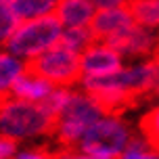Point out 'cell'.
Returning a JSON list of instances; mask_svg holds the SVG:
<instances>
[{"instance_id":"6da1fadb","label":"cell","mask_w":159,"mask_h":159,"mask_svg":"<svg viewBox=\"0 0 159 159\" xmlns=\"http://www.w3.org/2000/svg\"><path fill=\"white\" fill-rule=\"evenodd\" d=\"M52 128L55 119L40 103H30L13 94L0 98V136L21 143L36 136H50Z\"/></svg>"},{"instance_id":"7a4b0ae2","label":"cell","mask_w":159,"mask_h":159,"mask_svg":"<svg viewBox=\"0 0 159 159\" xmlns=\"http://www.w3.org/2000/svg\"><path fill=\"white\" fill-rule=\"evenodd\" d=\"M61 32H63V23L59 21L57 15H46L40 17V19H32V21H21L15 27V32L11 34V38L7 40L4 48L15 57L27 61V59H34L40 52L59 44Z\"/></svg>"},{"instance_id":"3957f363","label":"cell","mask_w":159,"mask_h":159,"mask_svg":"<svg viewBox=\"0 0 159 159\" xmlns=\"http://www.w3.org/2000/svg\"><path fill=\"white\" fill-rule=\"evenodd\" d=\"M25 71L34 73L38 78L48 80L50 84L59 88H73L78 86L84 73H82V55L75 50L55 44L34 59L25 61Z\"/></svg>"},{"instance_id":"277c9868","label":"cell","mask_w":159,"mask_h":159,"mask_svg":"<svg viewBox=\"0 0 159 159\" xmlns=\"http://www.w3.org/2000/svg\"><path fill=\"white\" fill-rule=\"evenodd\" d=\"M130 130L119 117H101L88 126L78 149L92 159H121L130 143Z\"/></svg>"},{"instance_id":"5b68a950","label":"cell","mask_w":159,"mask_h":159,"mask_svg":"<svg viewBox=\"0 0 159 159\" xmlns=\"http://www.w3.org/2000/svg\"><path fill=\"white\" fill-rule=\"evenodd\" d=\"M105 44H109L117 50L119 55L128 57H151L159 44V34L151 32V27L134 23L124 32L115 34L107 40Z\"/></svg>"},{"instance_id":"8992f818","label":"cell","mask_w":159,"mask_h":159,"mask_svg":"<svg viewBox=\"0 0 159 159\" xmlns=\"http://www.w3.org/2000/svg\"><path fill=\"white\" fill-rule=\"evenodd\" d=\"M136 21L128 7H113V8H98L90 21V30L94 34L96 42H107L115 34L132 27Z\"/></svg>"},{"instance_id":"52a82bcc","label":"cell","mask_w":159,"mask_h":159,"mask_svg":"<svg viewBox=\"0 0 159 159\" xmlns=\"http://www.w3.org/2000/svg\"><path fill=\"white\" fill-rule=\"evenodd\" d=\"M121 69V55L109 44H92L82 52V73L84 75H105Z\"/></svg>"},{"instance_id":"ba28073f","label":"cell","mask_w":159,"mask_h":159,"mask_svg":"<svg viewBox=\"0 0 159 159\" xmlns=\"http://www.w3.org/2000/svg\"><path fill=\"white\" fill-rule=\"evenodd\" d=\"M96 13V7L92 0H59L55 15L65 27H80V25H90L92 17Z\"/></svg>"},{"instance_id":"9c48e42d","label":"cell","mask_w":159,"mask_h":159,"mask_svg":"<svg viewBox=\"0 0 159 159\" xmlns=\"http://www.w3.org/2000/svg\"><path fill=\"white\" fill-rule=\"evenodd\" d=\"M55 84H50L48 80L38 78L30 71H23L19 75L15 84H13V90L11 94L17 96V98H23V101H30V103H42L52 90H55Z\"/></svg>"},{"instance_id":"30bf717a","label":"cell","mask_w":159,"mask_h":159,"mask_svg":"<svg viewBox=\"0 0 159 159\" xmlns=\"http://www.w3.org/2000/svg\"><path fill=\"white\" fill-rule=\"evenodd\" d=\"M25 71V61L8 52L7 48H0V98L11 94L13 84Z\"/></svg>"},{"instance_id":"8fae6325","label":"cell","mask_w":159,"mask_h":159,"mask_svg":"<svg viewBox=\"0 0 159 159\" xmlns=\"http://www.w3.org/2000/svg\"><path fill=\"white\" fill-rule=\"evenodd\" d=\"M15 17L21 21H32L46 15H55L59 0H8Z\"/></svg>"},{"instance_id":"7c38bea8","label":"cell","mask_w":159,"mask_h":159,"mask_svg":"<svg viewBox=\"0 0 159 159\" xmlns=\"http://www.w3.org/2000/svg\"><path fill=\"white\" fill-rule=\"evenodd\" d=\"M59 44L82 55L86 48L96 44V38H94V34H92V30H90V25H80V27H67V30H63L61 38H59Z\"/></svg>"},{"instance_id":"4fadbf2b","label":"cell","mask_w":159,"mask_h":159,"mask_svg":"<svg viewBox=\"0 0 159 159\" xmlns=\"http://www.w3.org/2000/svg\"><path fill=\"white\" fill-rule=\"evenodd\" d=\"M128 8L138 25L159 27V0H130Z\"/></svg>"},{"instance_id":"5bb4252c","label":"cell","mask_w":159,"mask_h":159,"mask_svg":"<svg viewBox=\"0 0 159 159\" xmlns=\"http://www.w3.org/2000/svg\"><path fill=\"white\" fill-rule=\"evenodd\" d=\"M138 130H140L143 138L147 140V144L151 147L153 151L159 153V107H151L140 117Z\"/></svg>"},{"instance_id":"9a60e30c","label":"cell","mask_w":159,"mask_h":159,"mask_svg":"<svg viewBox=\"0 0 159 159\" xmlns=\"http://www.w3.org/2000/svg\"><path fill=\"white\" fill-rule=\"evenodd\" d=\"M17 25H19V19L15 17L8 0H0V48H4L7 40L11 38Z\"/></svg>"},{"instance_id":"2e32d148","label":"cell","mask_w":159,"mask_h":159,"mask_svg":"<svg viewBox=\"0 0 159 159\" xmlns=\"http://www.w3.org/2000/svg\"><path fill=\"white\" fill-rule=\"evenodd\" d=\"M13 159H61V151L48 149V147H34V149L17 153Z\"/></svg>"},{"instance_id":"e0dca14e","label":"cell","mask_w":159,"mask_h":159,"mask_svg":"<svg viewBox=\"0 0 159 159\" xmlns=\"http://www.w3.org/2000/svg\"><path fill=\"white\" fill-rule=\"evenodd\" d=\"M17 140L0 136V159H13L17 155Z\"/></svg>"},{"instance_id":"ac0fdd59","label":"cell","mask_w":159,"mask_h":159,"mask_svg":"<svg viewBox=\"0 0 159 159\" xmlns=\"http://www.w3.org/2000/svg\"><path fill=\"white\" fill-rule=\"evenodd\" d=\"M130 0H92L96 8H113V7H128Z\"/></svg>"},{"instance_id":"d6986e66","label":"cell","mask_w":159,"mask_h":159,"mask_svg":"<svg viewBox=\"0 0 159 159\" xmlns=\"http://www.w3.org/2000/svg\"><path fill=\"white\" fill-rule=\"evenodd\" d=\"M61 159H92V157L86 155V153H82V151H78V149H73V151H61Z\"/></svg>"},{"instance_id":"ffe728a7","label":"cell","mask_w":159,"mask_h":159,"mask_svg":"<svg viewBox=\"0 0 159 159\" xmlns=\"http://www.w3.org/2000/svg\"><path fill=\"white\" fill-rule=\"evenodd\" d=\"M155 52H159V44H157V48H155ZM155 52H153V55H155Z\"/></svg>"},{"instance_id":"44dd1931","label":"cell","mask_w":159,"mask_h":159,"mask_svg":"<svg viewBox=\"0 0 159 159\" xmlns=\"http://www.w3.org/2000/svg\"><path fill=\"white\" fill-rule=\"evenodd\" d=\"M157 98H159V96H157Z\"/></svg>"}]
</instances>
